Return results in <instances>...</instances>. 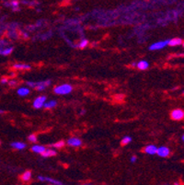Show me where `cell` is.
Listing matches in <instances>:
<instances>
[{"label": "cell", "instance_id": "8fae6325", "mask_svg": "<svg viewBox=\"0 0 184 185\" xmlns=\"http://www.w3.org/2000/svg\"><path fill=\"white\" fill-rule=\"evenodd\" d=\"M13 68L16 70H30L31 66L27 64H13Z\"/></svg>", "mask_w": 184, "mask_h": 185}, {"label": "cell", "instance_id": "6da1fadb", "mask_svg": "<svg viewBox=\"0 0 184 185\" xmlns=\"http://www.w3.org/2000/svg\"><path fill=\"white\" fill-rule=\"evenodd\" d=\"M26 85L31 87V88H34L38 91H43L51 85V80H44V81H40V82L27 81Z\"/></svg>", "mask_w": 184, "mask_h": 185}, {"label": "cell", "instance_id": "d6986e66", "mask_svg": "<svg viewBox=\"0 0 184 185\" xmlns=\"http://www.w3.org/2000/svg\"><path fill=\"white\" fill-rule=\"evenodd\" d=\"M56 105H57V102H56L55 101H49V102H45L43 107H44L45 109H53V108H54Z\"/></svg>", "mask_w": 184, "mask_h": 185}, {"label": "cell", "instance_id": "ba28073f", "mask_svg": "<svg viewBox=\"0 0 184 185\" xmlns=\"http://www.w3.org/2000/svg\"><path fill=\"white\" fill-rule=\"evenodd\" d=\"M38 180L40 182H45V183H51V184L54 185H62L61 182L57 181V180H54L53 178H50V177H44V176H39L38 177Z\"/></svg>", "mask_w": 184, "mask_h": 185}, {"label": "cell", "instance_id": "52a82bcc", "mask_svg": "<svg viewBox=\"0 0 184 185\" xmlns=\"http://www.w3.org/2000/svg\"><path fill=\"white\" fill-rule=\"evenodd\" d=\"M157 154L161 158H167L170 155V149L167 146H160L158 148Z\"/></svg>", "mask_w": 184, "mask_h": 185}, {"label": "cell", "instance_id": "44dd1931", "mask_svg": "<svg viewBox=\"0 0 184 185\" xmlns=\"http://www.w3.org/2000/svg\"><path fill=\"white\" fill-rule=\"evenodd\" d=\"M87 45H88V41H87V40H86V39H83V40H81V41H79V43L78 44V46L80 49L86 48Z\"/></svg>", "mask_w": 184, "mask_h": 185}, {"label": "cell", "instance_id": "30bf717a", "mask_svg": "<svg viewBox=\"0 0 184 185\" xmlns=\"http://www.w3.org/2000/svg\"><path fill=\"white\" fill-rule=\"evenodd\" d=\"M157 150H158V147L155 145H148L144 147V151L148 155H155L157 154Z\"/></svg>", "mask_w": 184, "mask_h": 185}, {"label": "cell", "instance_id": "d4e9b609", "mask_svg": "<svg viewBox=\"0 0 184 185\" xmlns=\"http://www.w3.org/2000/svg\"><path fill=\"white\" fill-rule=\"evenodd\" d=\"M7 84L9 85V86H12V87H14V86H16L17 84H18V81L17 80H8V82H7Z\"/></svg>", "mask_w": 184, "mask_h": 185}, {"label": "cell", "instance_id": "3957f363", "mask_svg": "<svg viewBox=\"0 0 184 185\" xmlns=\"http://www.w3.org/2000/svg\"><path fill=\"white\" fill-rule=\"evenodd\" d=\"M13 52V47L9 45L7 41L0 40V55H8Z\"/></svg>", "mask_w": 184, "mask_h": 185}, {"label": "cell", "instance_id": "603a6c76", "mask_svg": "<svg viewBox=\"0 0 184 185\" xmlns=\"http://www.w3.org/2000/svg\"><path fill=\"white\" fill-rule=\"evenodd\" d=\"M28 140L31 143H36L37 142V137H36L35 135H31L28 136Z\"/></svg>", "mask_w": 184, "mask_h": 185}, {"label": "cell", "instance_id": "ac0fdd59", "mask_svg": "<svg viewBox=\"0 0 184 185\" xmlns=\"http://www.w3.org/2000/svg\"><path fill=\"white\" fill-rule=\"evenodd\" d=\"M11 146L15 149L22 150L26 147V144H24L22 142H13V143H11Z\"/></svg>", "mask_w": 184, "mask_h": 185}, {"label": "cell", "instance_id": "9a60e30c", "mask_svg": "<svg viewBox=\"0 0 184 185\" xmlns=\"http://www.w3.org/2000/svg\"><path fill=\"white\" fill-rule=\"evenodd\" d=\"M46 148L43 146V145H34L31 146V151H33L34 153H37V154H41L43 153V151L45 150Z\"/></svg>", "mask_w": 184, "mask_h": 185}, {"label": "cell", "instance_id": "4fadbf2b", "mask_svg": "<svg viewBox=\"0 0 184 185\" xmlns=\"http://www.w3.org/2000/svg\"><path fill=\"white\" fill-rule=\"evenodd\" d=\"M55 155H56V151L54 150V149H51V148L45 149L43 151V153H41V156L43 158H50V157H54Z\"/></svg>", "mask_w": 184, "mask_h": 185}, {"label": "cell", "instance_id": "4316f807", "mask_svg": "<svg viewBox=\"0 0 184 185\" xmlns=\"http://www.w3.org/2000/svg\"><path fill=\"white\" fill-rule=\"evenodd\" d=\"M7 82H8L7 78H3L1 79V83H2V84H7Z\"/></svg>", "mask_w": 184, "mask_h": 185}, {"label": "cell", "instance_id": "277c9868", "mask_svg": "<svg viewBox=\"0 0 184 185\" xmlns=\"http://www.w3.org/2000/svg\"><path fill=\"white\" fill-rule=\"evenodd\" d=\"M167 45H168V40L157 41V42L152 43V44L149 46V50H150V51H158V50H162V49L165 48Z\"/></svg>", "mask_w": 184, "mask_h": 185}, {"label": "cell", "instance_id": "f546056e", "mask_svg": "<svg viewBox=\"0 0 184 185\" xmlns=\"http://www.w3.org/2000/svg\"><path fill=\"white\" fill-rule=\"evenodd\" d=\"M182 141H183V142H184V135H182Z\"/></svg>", "mask_w": 184, "mask_h": 185}, {"label": "cell", "instance_id": "83f0119b", "mask_svg": "<svg viewBox=\"0 0 184 185\" xmlns=\"http://www.w3.org/2000/svg\"><path fill=\"white\" fill-rule=\"evenodd\" d=\"M132 66H134V67H136V64H135V63H133V64H132Z\"/></svg>", "mask_w": 184, "mask_h": 185}, {"label": "cell", "instance_id": "2e32d148", "mask_svg": "<svg viewBox=\"0 0 184 185\" xmlns=\"http://www.w3.org/2000/svg\"><path fill=\"white\" fill-rule=\"evenodd\" d=\"M136 67L139 70H146L149 67V64H148V62L142 60V61H139L136 64Z\"/></svg>", "mask_w": 184, "mask_h": 185}, {"label": "cell", "instance_id": "ffe728a7", "mask_svg": "<svg viewBox=\"0 0 184 185\" xmlns=\"http://www.w3.org/2000/svg\"><path fill=\"white\" fill-rule=\"evenodd\" d=\"M19 5H20V2L18 0H12L10 2V6L12 7V9L14 11H19L20 10V7H19Z\"/></svg>", "mask_w": 184, "mask_h": 185}, {"label": "cell", "instance_id": "5bb4252c", "mask_svg": "<svg viewBox=\"0 0 184 185\" xmlns=\"http://www.w3.org/2000/svg\"><path fill=\"white\" fill-rule=\"evenodd\" d=\"M17 92H18V95H20L21 97H25V96H27V95L30 94L31 90H30V88H27V87H21V88H20L18 89Z\"/></svg>", "mask_w": 184, "mask_h": 185}, {"label": "cell", "instance_id": "7c38bea8", "mask_svg": "<svg viewBox=\"0 0 184 185\" xmlns=\"http://www.w3.org/2000/svg\"><path fill=\"white\" fill-rule=\"evenodd\" d=\"M182 40L181 38H173V39H169L168 40V45L175 47V46H180L182 44Z\"/></svg>", "mask_w": 184, "mask_h": 185}, {"label": "cell", "instance_id": "d6a6232c", "mask_svg": "<svg viewBox=\"0 0 184 185\" xmlns=\"http://www.w3.org/2000/svg\"><path fill=\"white\" fill-rule=\"evenodd\" d=\"M0 144H1V142H0Z\"/></svg>", "mask_w": 184, "mask_h": 185}, {"label": "cell", "instance_id": "f1b7e54d", "mask_svg": "<svg viewBox=\"0 0 184 185\" xmlns=\"http://www.w3.org/2000/svg\"><path fill=\"white\" fill-rule=\"evenodd\" d=\"M5 111H3V110H0V114H2V113H4Z\"/></svg>", "mask_w": 184, "mask_h": 185}, {"label": "cell", "instance_id": "8992f818", "mask_svg": "<svg viewBox=\"0 0 184 185\" xmlns=\"http://www.w3.org/2000/svg\"><path fill=\"white\" fill-rule=\"evenodd\" d=\"M46 100H47V98L45 96H39V97H37L34 100L32 105H33V107L35 109H41V108L43 107V105H44V103L46 102Z\"/></svg>", "mask_w": 184, "mask_h": 185}, {"label": "cell", "instance_id": "5b68a950", "mask_svg": "<svg viewBox=\"0 0 184 185\" xmlns=\"http://www.w3.org/2000/svg\"><path fill=\"white\" fill-rule=\"evenodd\" d=\"M170 117L174 121H180L184 118V111L181 109H175L170 112Z\"/></svg>", "mask_w": 184, "mask_h": 185}, {"label": "cell", "instance_id": "4dcf8cb0", "mask_svg": "<svg viewBox=\"0 0 184 185\" xmlns=\"http://www.w3.org/2000/svg\"><path fill=\"white\" fill-rule=\"evenodd\" d=\"M182 46H183V48H184V41H182Z\"/></svg>", "mask_w": 184, "mask_h": 185}, {"label": "cell", "instance_id": "7a4b0ae2", "mask_svg": "<svg viewBox=\"0 0 184 185\" xmlns=\"http://www.w3.org/2000/svg\"><path fill=\"white\" fill-rule=\"evenodd\" d=\"M72 90H73V88L69 84L59 85V86H56L54 88V92L57 95H67V94L71 93Z\"/></svg>", "mask_w": 184, "mask_h": 185}, {"label": "cell", "instance_id": "1f68e13d", "mask_svg": "<svg viewBox=\"0 0 184 185\" xmlns=\"http://www.w3.org/2000/svg\"><path fill=\"white\" fill-rule=\"evenodd\" d=\"M183 94H184V90H183Z\"/></svg>", "mask_w": 184, "mask_h": 185}, {"label": "cell", "instance_id": "7402d4cb", "mask_svg": "<svg viewBox=\"0 0 184 185\" xmlns=\"http://www.w3.org/2000/svg\"><path fill=\"white\" fill-rule=\"evenodd\" d=\"M131 141H132V138L130 136H124L122 139V141H121V145H126L129 143H131Z\"/></svg>", "mask_w": 184, "mask_h": 185}, {"label": "cell", "instance_id": "9c48e42d", "mask_svg": "<svg viewBox=\"0 0 184 185\" xmlns=\"http://www.w3.org/2000/svg\"><path fill=\"white\" fill-rule=\"evenodd\" d=\"M67 145L73 147H78L82 145V141L78 137H72L67 140Z\"/></svg>", "mask_w": 184, "mask_h": 185}, {"label": "cell", "instance_id": "cb8c5ba5", "mask_svg": "<svg viewBox=\"0 0 184 185\" xmlns=\"http://www.w3.org/2000/svg\"><path fill=\"white\" fill-rule=\"evenodd\" d=\"M64 145V141H59V142H57V143H55V144H54V147H55V148H62L63 146Z\"/></svg>", "mask_w": 184, "mask_h": 185}, {"label": "cell", "instance_id": "e0dca14e", "mask_svg": "<svg viewBox=\"0 0 184 185\" xmlns=\"http://www.w3.org/2000/svg\"><path fill=\"white\" fill-rule=\"evenodd\" d=\"M21 180L24 183L30 182L31 180V171H25L22 175H21Z\"/></svg>", "mask_w": 184, "mask_h": 185}, {"label": "cell", "instance_id": "484cf974", "mask_svg": "<svg viewBox=\"0 0 184 185\" xmlns=\"http://www.w3.org/2000/svg\"><path fill=\"white\" fill-rule=\"evenodd\" d=\"M136 159H137V158H136L135 156H133V157L130 159V161H131L132 163H134V162H136Z\"/></svg>", "mask_w": 184, "mask_h": 185}]
</instances>
